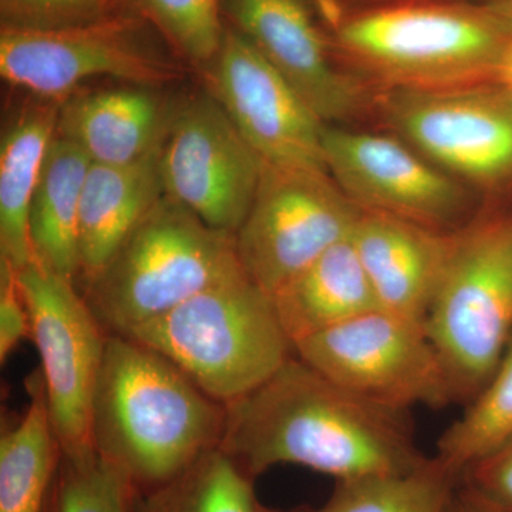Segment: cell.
<instances>
[{"mask_svg":"<svg viewBox=\"0 0 512 512\" xmlns=\"http://www.w3.org/2000/svg\"><path fill=\"white\" fill-rule=\"evenodd\" d=\"M225 407L218 447L254 480L284 464L350 481L407 473L429 460L407 410L357 396L295 353Z\"/></svg>","mask_w":512,"mask_h":512,"instance_id":"obj_1","label":"cell"},{"mask_svg":"<svg viewBox=\"0 0 512 512\" xmlns=\"http://www.w3.org/2000/svg\"><path fill=\"white\" fill-rule=\"evenodd\" d=\"M227 407L156 350L109 335L92 406V446L136 493L220 446Z\"/></svg>","mask_w":512,"mask_h":512,"instance_id":"obj_2","label":"cell"},{"mask_svg":"<svg viewBox=\"0 0 512 512\" xmlns=\"http://www.w3.org/2000/svg\"><path fill=\"white\" fill-rule=\"evenodd\" d=\"M511 39L501 5L386 0L340 19L332 47L348 72L384 92L437 90L497 83Z\"/></svg>","mask_w":512,"mask_h":512,"instance_id":"obj_3","label":"cell"},{"mask_svg":"<svg viewBox=\"0 0 512 512\" xmlns=\"http://www.w3.org/2000/svg\"><path fill=\"white\" fill-rule=\"evenodd\" d=\"M123 336L156 350L224 406L295 353L271 295L244 269Z\"/></svg>","mask_w":512,"mask_h":512,"instance_id":"obj_4","label":"cell"},{"mask_svg":"<svg viewBox=\"0 0 512 512\" xmlns=\"http://www.w3.org/2000/svg\"><path fill=\"white\" fill-rule=\"evenodd\" d=\"M242 269L234 235L164 194L83 296L110 335H127Z\"/></svg>","mask_w":512,"mask_h":512,"instance_id":"obj_5","label":"cell"},{"mask_svg":"<svg viewBox=\"0 0 512 512\" xmlns=\"http://www.w3.org/2000/svg\"><path fill=\"white\" fill-rule=\"evenodd\" d=\"M424 326L456 402L470 403L512 339V212H488L456 231Z\"/></svg>","mask_w":512,"mask_h":512,"instance_id":"obj_6","label":"cell"},{"mask_svg":"<svg viewBox=\"0 0 512 512\" xmlns=\"http://www.w3.org/2000/svg\"><path fill=\"white\" fill-rule=\"evenodd\" d=\"M148 20L121 12L49 32H0L3 80L40 99L62 103L93 77L109 76L157 87L177 79L178 66L154 45Z\"/></svg>","mask_w":512,"mask_h":512,"instance_id":"obj_7","label":"cell"},{"mask_svg":"<svg viewBox=\"0 0 512 512\" xmlns=\"http://www.w3.org/2000/svg\"><path fill=\"white\" fill-rule=\"evenodd\" d=\"M360 212L328 171L264 163L251 210L235 234L239 262L272 296L349 238Z\"/></svg>","mask_w":512,"mask_h":512,"instance_id":"obj_8","label":"cell"},{"mask_svg":"<svg viewBox=\"0 0 512 512\" xmlns=\"http://www.w3.org/2000/svg\"><path fill=\"white\" fill-rule=\"evenodd\" d=\"M295 355L370 402L409 410L456 402L426 326L375 309L296 343Z\"/></svg>","mask_w":512,"mask_h":512,"instance_id":"obj_9","label":"cell"},{"mask_svg":"<svg viewBox=\"0 0 512 512\" xmlns=\"http://www.w3.org/2000/svg\"><path fill=\"white\" fill-rule=\"evenodd\" d=\"M380 109L393 134L461 184L512 188V96L497 83L390 90Z\"/></svg>","mask_w":512,"mask_h":512,"instance_id":"obj_10","label":"cell"},{"mask_svg":"<svg viewBox=\"0 0 512 512\" xmlns=\"http://www.w3.org/2000/svg\"><path fill=\"white\" fill-rule=\"evenodd\" d=\"M18 274L30 316V339L42 363L50 420L63 454L94 450V390L110 333L74 282L39 264Z\"/></svg>","mask_w":512,"mask_h":512,"instance_id":"obj_11","label":"cell"},{"mask_svg":"<svg viewBox=\"0 0 512 512\" xmlns=\"http://www.w3.org/2000/svg\"><path fill=\"white\" fill-rule=\"evenodd\" d=\"M262 167L211 92L173 106L160 151L164 194L208 227L235 237L251 210Z\"/></svg>","mask_w":512,"mask_h":512,"instance_id":"obj_12","label":"cell"},{"mask_svg":"<svg viewBox=\"0 0 512 512\" xmlns=\"http://www.w3.org/2000/svg\"><path fill=\"white\" fill-rule=\"evenodd\" d=\"M326 170L357 208L458 231L470 208L466 185L396 134L366 133L326 124Z\"/></svg>","mask_w":512,"mask_h":512,"instance_id":"obj_13","label":"cell"},{"mask_svg":"<svg viewBox=\"0 0 512 512\" xmlns=\"http://www.w3.org/2000/svg\"><path fill=\"white\" fill-rule=\"evenodd\" d=\"M211 93L266 164L326 170V124L292 84L234 28L207 69Z\"/></svg>","mask_w":512,"mask_h":512,"instance_id":"obj_14","label":"cell"},{"mask_svg":"<svg viewBox=\"0 0 512 512\" xmlns=\"http://www.w3.org/2000/svg\"><path fill=\"white\" fill-rule=\"evenodd\" d=\"M234 29L292 84L325 124L352 119L365 87L335 55L302 0H221Z\"/></svg>","mask_w":512,"mask_h":512,"instance_id":"obj_15","label":"cell"},{"mask_svg":"<svg viewBox=\"0 0 512 512\" xmlns=\"http://www.w3.org/2000/svg\"><path fill=\"white\" fill-rule=\"evenodd\" d=\"M454 238L456 231H441L379 212H360L352 242L379 308L424 325Z\"/></svg>","mask_w":512,"mask_h":512,"instance_id":"obj_16","label":"cell"},{"mask_svg":"<svg viewBox=\"0 0 512 512\" xmlns=\"http://www.w3.org/2000/svg\"><path fill=\"white\" fill-rule=\"evenodd\" d=\"M153 90L130 84L72 94L60 103L56 136L79 147L92 164L137 163L161 147L173 110Z\"/></svg>","mask_w":512,"mask_h":512,"instance_id":"obj_17","label":"cell"},{"mask_svg":"<svg viewBox=\"0 0 512 512\" xmlns=\"http://www.w3.org/2000/svg\"><path fill=\"white\" fill-rule=\"evenodd\" d=\"M160 151L133 164L90 165L79 214V276L84 284L100 274L163 197Z\"/></svg>","mask_w":512,"mask_h":512,"instance_id":"obj_18","label":"cell"},{"mask_svg":"<svg viewBox=\"0 0 512 512\" xmlns=\"http://www.w3.org/2000/svg\"><path fill=\"white\" fill-rule=\"evenodd\" d=\"M271 298L293 348L323 330L380 309L352 235L320 255Z\"/></svg>","mask_w":512,"mask_h":512,"instance_id":"obj_19","label":"cell"},{"mask_svg":"<svg viewBox=\"0 0 512 512\" xmlns=\"http://www.w3.org/2000/svg\"><path fill=\"white\" fill-rule=\"evenodd\" d=\"M35 97V96H33ZM59 101L40 99L20 107L0 144V264L16 272L36 264L29 214L50 143L56 136Z\"/></svg>","mask_w":512,"mask_h":512,"instance_id":"obj_20","label":"cell"},{"mask_svg":"<svg viewBox=\"0 0 512 512\" xmlns=\"http://www.w3.org/2000/svg\"><path fill=\"white\" fill-rule=\"evenodd\" d=\"M90 165L92 161L79 147L55 136L30 204V241L36 264L73 282L80 271V201Z\"/></svg>","mask_w":512,"mask_h":512,"instance_id":"obj_21","label":"cell"},{"mask_svg":"<svg viewBox=\"0 0 512 512\" xmlns=\"http://www.w3.org/2000/svg\"><path fill=\"white\" fill-rule=\"evenodd\" d=\"M28 387V409L0 439V512L45 511L62 456L42 375Z\"/></svg>","mask_w":512,"mask_h":512,"instance_id":"obj_22","label":"cell"},{"mask_svg":"<svg viewBox=\"0 0 512 512\" xmlns=\"http://www.w3.org/2000/svg\"><path fill=\"white\" fill-rule=\"evenodd\" d=\"M255 480L220 447L202 453L164 484L136 493V512H264Z\"/></svg>","mask_w":512,"mask_h":512,"instance_id":"obj_23","label":"cell"},{"mask_svg":"<svg viewBox=\"0 0 512 512\" xmlns=\"http://www.w3.org/2000/svg\"><path fill=\"white\" fill-rule=\"evenodd\" d=\"M512 440V339L507 352L468 409L437 443V460L463 478L467 470Z\"/></svg>","mask_w":512,"mask_h":512,"instance_id":"obj_24","label":"cell"},{"mask_svg":"<svg viewBox=\"0 0 512 512\" xmlns=\"http://www.w3.org/2000/svg\"><path fill=\"white\" fill-rule=\"evenodd\" d=\"M461 478L431 457L402 474L336 481L315 512H446Z\"/></svg>","mask_w":512,"mask_h":512,"instance_id":"obj_25","label":"cell"},{"mask_svg":"<svg viewBox=\"0 0 512 512\" xmlns=\"http://www.w3.org/2000/svg\"><path fill=\"white\" fill-rule=\"evenodd\" d=\"M136 490L94 450L63 454L43 512H136Z\"/></svg>","mask_w":512,"mask_h":512,"instance_id":"obj_26","label":"cell"},{"mask_svg":"<svg viewBox=\"0 0 512 512\" xmlns=\"http://www.w3.org/2000/svg\"><path fill=\"white\" fill-rule=\"evenodd\" d=\"M138 15L187 62L208 67L220 52L225 26L221 0H130Z\"/></svg>","mask_w":512,"mask_h":512,"instance_id":"obj_27","label":"cell"},{"mask_svg":"<svg viewBox=\"0 0 512 512\" xmlns=\"http://www.w3.org/2000/svg\"><path fill=\"white\" fill-rule=\"evenodd\" d=\"M119 12L120 0H0L2 29L19 32L76 28Z\"/></svg>","mask_w":512,"mask_h":512,"instance_id":"obj_28","label":"cell"},{"mask_svg":"<svg viewBox=\"0 0 512 512\" xmlns=\"http://www.w3.org/2000/svg\"><path fill=\"white\" fill-rule=\"evenodd\" d=\"M30 316L18 274L0 264V362L5 363L23 340L30 338Z\"/></svg>","mask_w":512,"mask_h":512,"instance_id":"obj_29","label":"cell"},{"mask_svg":"<svg viewBox=\"0 0 512 512\" xmlns=\"http://www.w3.org/2000/svg\"><path fill=\"white\" fill-rule=\"evenodd\" d=\"M461 483L512 512V440L467 470Z\"/></svg>","mask_w":512,"mask_h":512,"instance_id":"obj_30","label":"cell"},{"mask_svg":"<svg viewBox=\"0 0 512 512\" xmlns=\"http://www.w3.org/2000/svg\"><path fill=\"white\" fill-rule=\"evenodd\" d=\"M446 512H510L477 493L464 483L458 484Z\"/></svg>","mask_w":512,"mask_h":512,"instance_id":"obj_31","label":"cell"},{"mask_svg":"<svg viewBox=\"0 0 512 512\" xmlns=\"http://www.w3.org/2000/svg\"><path fill=\"white\" fill-rule=\"evenodd\" d=\"M497 84L512 96V39L507 50H505L503 63H501L500 72H498Z\"/></svg>","mask_w":512,"mask_h":512,"instance_id":"obj_32","label":"cell"},{"mask_svg":"<svg viewBox=\"0 0 512 512\" xmlns=\"http://www.w3.org/2000/svg\"><path fill=\"white\" fill-rule=\"evenodd\" d=\"M264 512H315V510H309L306 507L293 508V510H275V508L265 507Z\"/></svg>","mask_w":512,"mask_h":512,"instance_id":"obj_33","label":"cell"},{"mask_svg":"<svg viewBox=\"0 0 512 512\" xmlns=\"http://www.w3.org/2000/svg\"><path fill=\"white\" fill-rule=\"evenodd\" d=\"M501 6H503V8L507 10L508 15H510L512 18V0H503Z\"/></svg>","mask_w":512,"mask_h":512,"instance_id":"obj_34","label":"cell"}]
</instances>
